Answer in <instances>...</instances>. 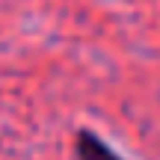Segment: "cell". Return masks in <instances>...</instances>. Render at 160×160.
<instances>
[{"label": "cell", "mask_w": 160, "mask_h": 160, "mask_svg": "<svg viewBox=\"0 0 160 160\" xmlns=\"http://www.w3.org/2000/svg\"><path fill=\"white\" fill-rule=\"evenodd\" d=\"M74 157L77 160H125L116 154L113 145H107L98 133H92L89 128H80L74 133Z\"/></svg>", "instance_id": "6da1fadb"}]
</instances>
